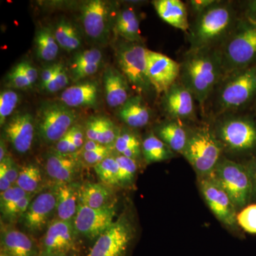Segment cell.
<instances>
[{
	"label": "cell",
	"mask_w": 256,
	"mask_h": 256,
	"mask_svg": "<svg viewBox=\"0 0 256 256\" xmlns=\"http://www.w3.org/2000/svg\"><path fill=\"white\" fill-rule=\"evenodd\" d=\"M256 105V64L226 75L215 88L202 112L212 119L252 112Z\"/></svg>",
	"instance_id": "6da1fadb"
},
{
	"label": "cell",
	"mask_w": 256,
	"mask_h": 256,
	"mask_svg": "<svg viewBox=\"0 0 256 256\" xmlns=\"http://www.w3.org/2000/svg\"><path fill=\"white\" fill-rule=\"evenodd\" d=\"M242 18L239 3L216 0L190 22L188 50L220 48Z\"/></svg>",
	"instance_id": "7a4b0ae2"
},
{
	"label": "cell",
	"mask_w": 256,
	"mask_h": 256,
	"mask_svg": "<svg viewBox=\"0 0 256 256\" xmlns=\"http://www.w3.org/2000/svg\"><path fill=\"white\" fill-rule=\"evenodd\" d=\"M178 63V80L190 90L202 111L224 77L220 48L188 50Z\"/></svg>",
	"instance_id": "3957f363"
},
{
	"label": "cell",
	"mask_w": 256,
	"mask_h": 256,
	"mask_svg": "<svg viewBox=\"0 0 256 256\" xmlns=\"http://www.w3.org/2000/svg\"><path fill=\"white\" fill-rule=\"evenodd\" d=\"M212 120L224 152L250 156V160L256 156V120L252 112L224 114Z\"/></svg>",
	"instance_id": "277c9868"
},
{
	"label": "cell",
	"mask_w": 256,
	"mask_h": 256,
	"mask_svg": "<svg viewBox=\"0 0 256 256\" xmlns=\"http://www.w3.org/2000/svg\"><path fill=\"white\" fill-rule=\"evenodd\" d=\"M224 76L256 64V22L240 18L220 48Z\"/></svg>",
	"instance_id": "5b68a950"
},
{
	"label": "cell",
	"mask_w": 256,
	"mask_h": 256,
	"mask_svg": "<svg viewBox=\"0 0 256 256\" xmlns=\"http://www.w3.org/2000/svg\"><path fill=\"white\" fill-rule=\"evenodd\" d=\"M224 152L223 146L210 124L190 128L188 144L182 156L198 178L213 174Z\"/></svg>",
	"instance_id": "8992f818"
},
{
	"label": "cell",
	"mask_w": 256,
	"mask_h": 256,
	"mask_svg": "<svg viewBox=\"0 0 256 256\" xmlns=\"http://www.w3.org/2000/svg\"><path fill=\"white\" fill-rule=\"evenodd\" d=\"M234 202L237 210H242L252 201L254 188L246 163H240L222 156L213 173Z\"/></svg>",
	"instance_id": "52a82bcc"
},
{
	"label": "cell",
	"mask_w": 256,
	"mask_h": 256,
	"mask_svg": "<svg viewBox=\"0 0 256 256\" xmlns=\"http://www.w3.org/2000/svg\"><path fill=\"white\" fill-rule=\"evenodd\" d=\"M148 48L140 43L126 42L119 47L117 60L122 74L138 95L149 94L153 88L148 75Z\"/></svg>",
	"instance_id": "ba28073f"
},
{
	"label": "cell",
	"mask_w": 256,
	"mask_h": 256,
	"mask_svg": "<svg viewBox=\"0 0 256 256\" xmlns=\"http://www.w3.org/2000/svg\"><path fill=\"white\" fill-rule=\"evenodd\" d=\"M76 114L70 108L60 102H46L38 110V130L46 142L60 140L73 127Z\"/></svg>",
	"instance_id": "9c48e42d"
},
{
	"label": "cell",
	"mask_w": 256,
	"mask_h": 256,
	"mask_svg": "<svg viewBox=\"0 0 256 256\" xmlns=\"http://www.w3.org/2000/svg\"><path fill=\"white\" fill-rule=\"evenodd\" d=\"M134 238V228L122 215L108 230L96 240L86 256H126Z\"/></svg>",
	"instance_id": "30bf717a"
},
{
	"label": "cell",
	"mask_w": 256,
	"mask_h": 256,
	"mask_svg": "<svg viewBox=\"0 0 256 256\" xmlns=\"http://www.w3.org/2000/svg\"><path fill=\"white\" fill-rule=\"evenodd\" d=\"M204 200L217 220L234 230L238 228L237 208L222 185L213 174L198 178Z\"/></svg>",
	"instance_id": "8fae6325"
},
{
	"label": "cell",
	"mask_w": 256,
	"mask_h": 256,
	"mask_svg": "<svg viewBox=\"0 0 256 256\" xmlns=\"http://www.w3.org/2000/svg\"><path fill=\"white\" fill-rule=\"evenodd\" d=\"M77 234L74 220L54 222L38 244L40 256H70L76 248Z\"/></svg>",
	"instance_id": "7c38bea8"
},
{
	"label": "cell",
	"mask_w": 256,
	"mask_h": 256,
	"mask_svg": "<svg viewBox=\"0 0 256 256\" xmlns=\"http://www.w3.org/2000/svg\"><path fill=\"white\" fill-rule=\"evenodd\" d=\"M116 208L111 205L101 208H92L79 204L74 218L77 234L90 240H96L116 222Z\"/></svg>",
	"instance_id": "4fadbf2b"
},
{
	"label": "cell",
	"mask_w": 256,
	"mask_h": 256,
	"mask_svg": "<svg viewBox=\"0 0 256 256\" xmlns=\"http://www.w3.org/2000/svg\"><path fill=\"white\" fill-rule=\"evenodd\" d=\"M162 108L168 119L182 122L196 118L194 97L180 80H178L162 94Z\"/></svg>",
	"instance_id": "5bb4252c"
},
{
	"label": "cell",
	"mask_w": 256,
	"mask_h": 256,
	"mask_svg": "<svg viewBox=\"0 0 256 256\" xmlns=\"http://www.w3.org/2000/svg\"><path fill=\"white\" fill-rule=\"evenodd\" d=\"M148 75L156 94L162 95L175 82L180 73L178 62L168 56L148 50Z\"/></svg>",
	"instance_id": "9a60e30c"
},
{
	"label": "cell",
	"mask_w": 256,
	"mask_h": 256,
	"mask_svg": "<svg viewBox=\"0 0 256 256\" xmlns=\"http://www.w3.org/2000/svg\"><path fill=\"white\" fill-rule=\"evenodd\" d=\"M56 210V194L44 192L32 200L23 216L24 225L32 232L41 230Z\"/></svg>",
	"instance_id": "2e32d148"
},
{
	"label": "cell",
	"mask_w": 256,
	"mask_h": 256,
	"mask_svg": "<svg viewBox=\"0 0 256 256\" xmlns=\"http://www.w3.org/2000/svg\"><path fill=\"white\" fill-rule=\"evenodd\" d=\"M108 4L102 0L87 2L82 8V22L88 36L94 40L105 38L108 33Z\"/></svg>",
	"instance_id": "e0dca14e"
},
{
	"label": "cell",
	"mask_w": 256,
	"mask_h": 256,
	"mask_svg": "<svg viewBox=\"0 0 256 256\" xmlns=\"http://www.w3.org/2000/svg\"><path fill=\"white\" fill-rule=\"evenodd\" d=\"M4 132L15 150L21 154L28 152L34 136V121L32 114H15L5 126Z\"/></svg>",
	"instance_id": "ac0fdd59"
},
{
	"label": "cell",
	"mask_w": 256,
	"mask_h": 256,
	"mask_svg": "<svg viewBox=\"0 0 256 256\" xmlns=\"http://www.w3.org/2000/svg\"><path fill=\"white\" fill-rule=\"evenodd\" d=\"M1 252L8 256H40L38 244L26 234L2 226Z\"/></svg>",
	"instance_id": "d6986e66"
},
{
	"label": "cell",
	"mask_w": 256,
	"mask_h": 256,
	"mask_svg": "<svg viewBox=\"0 0 256 256\" xmlns=\"http://www.w3.org/2000/svg\"><path fill=\"white\" fill-rule=\"evenodd\" d=\"M190 128L182 121L168 119L156 128L154 134L176 154H183L188 144Z\"/></svg>",
	"instance_id": "ffe728a7"
},
{
	"label": "cell",
	"mask_w": 256,
	"mask_h": 256,
	"mask_svg": "<svg viewBox=\"0 0 256 256\" xmlns=\"http://www.w3.org/2000/svg\"><path fill=\"white\" fill-rule=\"evenodd\" d=\"M156 14L170 26L188 32L190 28L188 10L180 0H156L152 2Z\"/></svg>",
	"instance_id": "44dd1931"
},
{
	"label": "cell",
	"mask_w": 256,
	"mask_h": 256,
	"mask_svg": "<svg viewBox=\"0 0 256 256\" xmlns=\"http://www.w3.org/2000/svg\"><path fill=\"white\" fill-rule=\"evenodd\" d=\"M104 86L106 101L111 108L121 107L131 97L127 79L116 69L109 68L106 70Z\"/></svg>",
	"instance_id": "7402d4cb"
},
{
	"label": "cell",
	"mask_w": 256,
	"mask_h": 256,
	"mask_svg": "<svg viewBox=\"0 0 256 256\" xmlns=\"http://www.w3.org/2000/svg\"><path fill=\"white\" fill-rule=\"evenodd\" d=\"M98 86L95 82L72 86L64 90L60 100L69 108L94 107L98 102Z\"/></svg>",
	"instance_id": "603a6c76"
},
{
	"label": "cell",
	"mask_w": 256,
	"mask_h": 256,
	"mask_svg": "<svg viewBox=\"0 0 256 256\" xmlns=\"http://www.w3.org/2000/svg\"><path fill=\"white\" fill-rule=\"evenodd\" d=\"M120 119L133 128H142L149 124L151 119L150 109L146 105L143 96H131L119 110Z\"/></svg>",
	"instance_id": "cb8c5ba5"
},
{
	"label": "cell",
	"mask_w": 256,
	"mask_h": 256,
	"mask_svg": "<svg viewBox=\"0 0 256 256\" xmlns=\"http://www.w3.org/2000/svg\"><path fill=\"white\" fill-rule=\"evenodd\" d=\"M67 156L56 153L48 156L46 160L47 174L60 184L70 183L76 174L78 162Z\"/></svg>",
	"instance_id": "d4e9b609"
},
{
	"label": "cell",
	"mask_w": 256,
	"mask_h": 256,
	"mask_svg": "<svg viewBox=\"0 0 256 256\" xmlns=\"http://www.w3.org/2000/svg\"><path fill=\"white\" fill-rule=\"evenodd\" d=\"M79 188L74 184H62L57 188L56 213L58 220H74L79 204Z\"/></svg>",
	"instance_id": "484cf974"
},
{
	"label": "cell",
	"mask_w": 256,
	"mask_h": 256,
	"mask_svg": "<svg viewBox=\"0 0 256 256\" xmlns=\"http://www.w3.org/2000/svg\"><path fill=\"white\" fill-rule=\"evenodd\" d=\"M114 32L126 42L140 43L142 37L140 30V20L137 13L132 8L120 12L114 24Z\"/></svg>",
	"instance_id": "4316f807"
},
{
	"label": "cell",
	"mask_w": 256,
	"mask_h": 256,
	"mask_svg": "<svg viewBox=\"0 0 256 256\" xmlns=\"http://www.w3.org/2000/svg\"><path fill=\"white\" fill-rule=\"evenodd\" d=\"M111 190L100 183H87L79 188V204L92 208L108 206Z\"/></svg>",
	"instance_id": "83f0119b"
},
{
	"label": "cell",
	"mask_w": 256,
	"mask_h": 256,
	"mask_svg": "<svg viewBox=\"0 0 256 256\" xmlns=\"http://www.w3.org/2000/svg\"><path fill=\"white\" fill-rule=\"evenodd\" d=\"M142 154L148 164L166 161L174 158L172 150L154 132H150L142 142Z\"/></svg>",
	"instance_id": "f1b7e54d"
},
{
	"label": "cell",
	"mask_w": 256,
	"mask_h": 256,
	"mask_svg": "<svg viewBox=\"0 0 256 256\" xmlns=\"http://www.w3.org/2000/svg\"><path fill=\"white\" fill-rule=\"evenodd\" d=\"M36 54L45 62H52L56 58L58 53V44L54 34L48 28H42L37 32L35 36Z\"/></svg>",
	"instance_id": "f546056e"
},
{
	"label": "cell",
	"mask_w": 256,
	"mask_h": 256,
	"mask_svg": "<svg viewBox=\"0 0 256 256\" xmlns=\"http://www.w3.org/2000/svg\"><path fill=\"white\" fill-rule=\"evenodd\" d=\"M114 148L120 154L136 161L142 154V143L134 133L129 130L120 131Z\"/></svg>",
	"instance_id": "4dcf8cb0"
},
{
	"label": "cell",
	"mask_w": 256,
	"mask_h": 256,
	"mask_svg": "<svg viewBox=\"0 0 256 256\" xmlns=\"http://www.w3.org/2000/svg\"><path fill=\"white\" fill-rule=\"evenodd\" d=\"M54 36L58 45L68 52L77 50L82 44L78 32L72 23L66 20L57 24Z\"/></svg>",
	"instance_id": "1f68e13d"
},
{
	"label": "cell",
	"mask_w": 256,
	"mask_h": 256,
	"mask_svg": "<svg viewBox=\"0 0 256 256\" xmlns=\"http://www.w3.org/2000/svg\"><path fill=\"white\" fill-rule=\"evenodd\" d=\"M42 173L36 165H24L20 170V174L16 182V186L21 188L26 193L33 194L41 186Z\"/></svg>",
	"instance_id": "d6a6232c"
},
{
	"label": "cell",
	"mask_w": 256,
	"mask_h": 256,
	"mask_svg": "<svg viewBox=\"0 0 256 256\" xmlns=\"http://www.w3.org/2000/svg\"><path fill=\"white\" fill-rule=\"evenodd\" d=\"M98 176L105 184L120 185L119 168L116 158L108 156L94 166Z\"/></svg>",
	"instance_id": "836d02e7"
},
{
	"label": "cell",
	"mask_w": 256,
	"mask_h": 256,
	"mask_svg": "<svg viewBox=\"0 0 256 256\" xmlns=\"http://www.w3.org/2000/svg\"><path fill=\"white\" fill-rule=\"evenodd\" d=\"M119 132L112 121L108 118L98 116L96 128V142L106 146L110 144L114 146Z\"/></svg>",
	"instance_id": "e575fe53"
},
{
	"label": "cell",
	"mask_w": 256,
	"mask_h": 256,
	"mask_svg": "<svg viewBox=\"0 0 256 256\" xmlns=\"http://www.w3.org/2000/svg\"><path fill=\"white\" fill-rule=\"evenodd\" d=\"M30 194L26 193L21 188L13 185L11 188L4 192L1 193L0 198V208H1L2 214L8 220L12 210L16 206L23 197L28 196Z\"/></svg>",
	"instance_id": "d590c367"
},
{
	"label": "cell",
	"mask_w": 256,
	"mask_h": 256,
	"mask_svg": "<svg viewBox=\"0 0 256 256\" xmlns=\"http://www.w3.org/2000/svg\"><path fill=\"white\" fill-rule=\"evenodd\" d=\"M114 158L118 164L120 185L129 186L132 184L137 173V161L120 154Z\"/></svg>",
	"instance_id": "8d00e7d4"
},
{
	"label": "cell",
	"mask_w": 256,
	"mask_h": 256,
	"mask_svg": "<svg viewBox=\"0 0 256 256\" xmlns=\"http://www.w3.org/2000/svg\"><path fill=\"white\" fill-rule=\"evenodd\" d=\"M18 102V94L11 90H5L0 94V124H4L12 114Z\"/></svg>",
	"instance_id": "74e56055"
},
{
	"label": "cell",
	"mask_w": 256,
	"mask_h": 256,
	"mask_svg": "<svg viewBox=\"0 0 256 256\" xmlns=\"http://www.w3.org/2000/svg\"><path fill=\"white\" fill-rule=\"evenodd\" d=\"M237 222L247 233L256 234V204L242 208L237 215Z\"/></svg>",
	"instance_id": "f35d334b"
},
{
	"label": "cell",
	"mask_w": 256,
	"mask_h": 256,
	"mask_svg": "<svg viewBox=\"0 0 256 256\" xmlns=\"http://www.w3.org/2000/svg\"><path fill=\"white\" fill-rule=\"evenodd\" d=\"M102 60V53L100 50L92 48L80 52L74 57L70 69L76 68L80 66L88 64L100 63Z\"/></svg>",
	"instance_id": "ab89813d"
},
{
	"label": "cell",
	"mask_w": 256,
	"mask_h": 256,
	"mask_svg": "<svg viewBox=\"0 0 256 256\" xmlns=\"http://www.w3.org/2000/svg\"><path fill=\"white\" fill-rule=\"evenodd\" d=\"M32 84L22 72L20 64H18L8 76V86L13 88L25 89Z\"/></svg>",
	"instance_id": "60d3db41"
},
{
	"label": "cell",
	"mask_w": 256,
	"mask_h": 256,
	"mask_svg": "<svg viewBox=\"0 0 256 256\" xmlns=\"http://www.w3.org/2000/svg\"><path fill=\"white\" fill-rule=\"evenodd\" d=\"M68 76L66 69L64 65H62V68L58 70L54 78L48 82L43 89L46 90L47 92H55L64 88L68 85Z\"/></svg>",
	"instance_id": "b9f144b4"
},
{
	"label": "cell",
	"mask_w": 256,
	"mask_h": 256,
	"mask_svg": "<svg viewBox=\"0 0 256 256\" xmlns=\"http://www.w3.org/2000/svg\"><path fill=\"white\" fill-rule=\"evenodd\" d=\"M0 170L4 172L12 184H16L18 174H20V170H18L14 162L10 156H8L3 161L0 162Z\"/></svg>",
	"instance_id": "7bdbcfd3"
},
{
	"label": "cell",
	"mask_w": 256,
	"mask_h": 256,
	"mask_svg": "<svg viewBox=\"0 0 256 256\" xmlns=\"http://www.w3.org/2000/svg\"><path fill=\"white\" fill-rule=\"evenodd\" d=\"M100 63L88 64L72 69V76L75 82L96 74L98 70Z\"/></svg>",
	"instance_id": "ee69618b"
},
{
	"label": "cell",
	"mask_w": 256,
	"mask_h": 256,
	"mask_svg": "<svg viewBox=\"0 0 256 256\" xmlns=\"http://www.w3.org/2000/svg\"><path fill=\"white\" fill-rule=\"evenodd\" d=\"M56 148L57 153L64 156H69L78 150V148L72 141L70 130L57 142Z\"/></svg>",
	"instance_id": "f6af8a7d"
},
{
	"label": "cell",
	"mask_w": 256,
	"mask_h": 256,
	"mask_svg": "<svg viewBox=\"0 0 256 256\" xmlns=\"http://www.w3.org/2000/svg\"><path fill=\"white\" fill-rule=\"evenodd\" d=\"M109 152V150L104 151H84L82 153V158L86 164L95 166L102 160L110 156Z\"/></svg>",
	"instance_id": "bcb514c9"
},
{
	"label": "cell",
	"mask_w": 256,
	"mask_h": 256,
	"mask_svg": "<svg viewBox=\"0 0 256 256\" xmlns=\"http://www.w3.org/2000/svg\"><path fill=\"white\" fill-rule=\"evenodd\" d=\"M32 197H33V194H28V196L23 197L16 204L13 210H12L8 220H15L20 218V216H23L25 212L28 210V206H30V204H31Z\"/></svg>",
	"instance_id": "7dc6e473"
},
{
	"label": "cell",
	"mask_w": 256,
	"mask_h": 256,
	"mask_svg": "<svg viewBox=\"0 0 256 256\" xmlns=\"http://www.w3.org/2000/svg\"><path fill=\"white\" fill-rule=\"evenodd\" d=\"M216 1V0H190L186 2V4L188 5V10L196 16L214 4Z\"/></svg>",
	"instance_id": "c3c4849f"
},
{
	"label": "cell",
	"mask_w": 256,
	"mask_h": 256,
	"mask_svg": "<svg viewBox=\"0 0 256 256\" xmlns=\"http://www.w3.org/2000/svg\"><path fill=\"white\" fill-rule=\"evenodd\" d=\"M62 64H55L52 65V66L48 67L45 68L44 70H42L41 74V82H40V85L42 89L44 88L48 82H50L52 80L58 70L62 68Z\"/></svg>",
	"instance_id": "681fc988"
},
{
	"label": "cell",
	"mask_w": 256,
	"mask_h": 256,
	"mask_svg": "<svg viewBox=\"0 0 256 256\" xmlns=\"http://www.w3.org/2000/svg\"><path fill=\"white\" fill-rule=\"evenodd\" d=\"M239 4L242 16L256 22V0L240 2Z\"/></svg>",
	"instance_id": "f907efd6"
},
{
	"label": "cell",
	"mask_w": 256,
	"mask_h": 256,
	"mask_svg": "<svg viewBox=\"0 0 256 256\" xmlns=\"http://www.w3.org/2000/svg\"><path fill=\"white\" fill-rule=\"evenodd\" d=\"M18 64L25 76L28 79L32 84H34L36 79L38 78V72L36 69L30 62H22Z\"/></svg>",
	"instance_id": "816d5d0a"
},
{
	"label": "cell",
	"mask_w": 256,
	"mask_h": 256,
	"mask_svg": "<svg viewBox=\"0 0 256 256\" xmlns=\"http://www.w3.org/2000/svg\"><path fill=\"white\" fill-rule=\"evenodd\" d=\"M70 136H72V141L76 146L78 149L84 146V134L82 128L80 126H74L70 130Z\"/></svg>",
	"instance_id": "f5cc1de1"
},
{
	"label": "cell",
	"mask_w": 256,
	"mask_h": 256,
	"mask_svg": "<svg viewBox=\"0 0 256 256\" xmlns=\"http://www.w3.org/2000/svg\"><path fill=\"white\" fill-rule=\"evenodd\" d=\"M252 176V188H254V196L252 200H256V156L252 158L246 162Z\"/></svg>",
	"instance_id": "db71d44e"
},
{
	"label": "cell",
	"mask_w": 256,
	"mask_h": 256,
	"mask_svg": "<svg viewBox=\"0 0 256 256\" xmlns=\"http://www.w3.org/2000/svg\"><path fill=\"white\" fill-rule=\"evenodd\" d=\"M108 150V146L96 141L87 140L86 142L84 143V151H104Z\"/></svg>",
	"instance_id": "11a10c76"
},
{
	"label": "cell",
	"mask_w": 256,
	"mask_h": 256,
	"mask_svg": "<svg viewBox=\"0 0 256 256\" xmlns=\"http://www.w3.org/2000/svg\"><path fill=\"white\" fill-rule=\"evenodd\" d=\"M12 186L13 185L12 184L10 180L6 178L4 172L0 170V192H1V193L9 190Z\"/></svg>",
	"instance_id": "9f6ffc18"
},
{
	"label": "cell",
	"mask_w": 256,
	"mask_h": 256,
	"mask_svg": "<svg viewBox=\"0 0 256 256\" xmlns=\"http://www.w3.org/2000/svg\"><path fill=\"white\" fill-rule=\"evenodd\" d=\"M6 149L4 142L3 140H1V144H0V162L3 161L6 158Z\"/></svg>",
	"instance_id": "6f0895ef"
},
{
	"label": "cell",
	"mask_w": 256,
	"mask_h": 256,
	"mask_svg": "<svg viewBox=\"0 0 256 256\" xmlns=\"http://www.w3.org/2000/svg\"><path fill=\"white\" fill-rule=\"evenodd\" d=\"M250 112H252V116H254V118H255L256 120V105L254 106V108H252V110Z\"/></svg>",
	"instance_id": "680465c9"
},
{
	"label": "cell",
	"mask_w": 256,
	"mask_h": 256,
	"mask_svg": "<svg viewBox=\"0 0 256 256\" xmlns=\"http://www.w3.org/2000/svg\"><path fill=\"white\" fill-rule=\"evenodd\" d=\"M0 256H6V254H4V252H0Z\"/></svg>",
	"instance_id": "91938a15"
},
{
	"label": "cell",
	"mask_w": 256,
	"mask_h": 256,
	"mask_svg": "<svg viewBox=\"0 0 256 256\" xmlns=\"http://www.w3.org/2000/svg\"><path fill=\"white\" fill-rule=\"evenodd\" d=\"M72 256L70 255V256Z\"/></svg>",
	"instance_id": "94428289"
}]
</instances>
